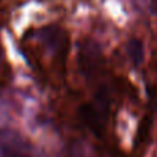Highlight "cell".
<instances>
[{
  "instance_id": "obj_4",
  "label": "cell",
  "mask_w": 157,
  "mask_h": 157,
  "mask_svg": "<svg viewBox=\"0 0 157 157\" xmlns=\"http://www.w3.org/2000/svg\"><path fill=\"white\" fill-rule=\"evenodd\" d=\"M127 52L128 57H130L131 62L134 63L135 66H139L144 59V46L139 40L136 39H132L130 43L127 44Z\"/></svg>"
},
{
  "instance_id": "obj_5",
  "label": "cell",
  "mask_w": 157,
  "mask_h": 157,
  "mask_svg": "<svg viewBox=\"0 0 157 157\" xmlns=\"http://www.w3.org/2000/svg\"><path fill=\"white\" fill-rule=\"evenodd\" d=\"M153 3H155V4L157 6V0H153Z\"/></svg>"
},
{
  "instance_id": "obj_1",
  "label": "cell",
  "mask_w": 157,
  "mask_h": 157,
  "mask_svg": "<svg viewBox=\"0 0 157 157\" xmlns=\"http://www.w3.org/2000/svg\"><path fill=\"white\" fill-rule=\"evenodd\" d=\"M0 157H32L28 141L15 130H0Z\"/></svg>"
},
{
  "instance_id": "obj_3",
  "label": "cell",
  "mask_w": 157,
  "mask_h": 157,
  "mask_svg": "<svg viewBox=\"0 0 157 157\" xmlns=\"http://www.w3.org/2000/svg\"><path fill=\"white\" fill-rule=\"evenodd\" d=\"M103 110L99 109V105L94 103L92 105H86L81 108V119H83L84 124L91 127L92 131L99 132L102 128V114Z\"/></svg>"
},
{
  "instance_id": "obj_2",
  "label": "cell",
  "mask_w": 157,
  "mask_h": 157,
  "mask_svg": "<svg viewBox=\"0 0 157 157\" xmlns=\"http://www.w3.org/2000/svg\"><path fill=\"white\" fill-rule=\"evenodd\" d=\"M78 58H80V68L83 73H91L99 62V48L92 41H84L81 44Z\"/></svg>"
}]
</instances>
